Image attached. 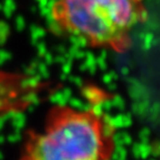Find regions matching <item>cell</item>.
I'll return each instance as SVG.
<instances>
[{
	"instance_id": "7a4b0ae2",
	"label": "cell",
	"mask_w": 160,
	"mask_h": 160,
	"mask_svg": "<svg viewBox=\"0 0 160 160\" xmlns=\"http://www.w3.org/2000/svg\"><path fill=\"white\" fill-rule=\"evenodd\" d=\"M50 18L60 33L92 49L126 53L147 21L146 0H53Z\"/></svg>"
},
{
	"instance_id": "6da1fadb",
	"label": "cell",
	"mask_w": 160,
	"mask_h": 160,
	"mask_svg": "<svg viewBox=\"0 0 160 160\" xmlns=\"http://www.w3.org/2000/svg\"><path fill=\"white\" fill-rule=\"evenodd\" d=\"M116 127L96 108L54 105L42 131L28 130L19 160H110Z\"/></svg>"
}]
</instances>
